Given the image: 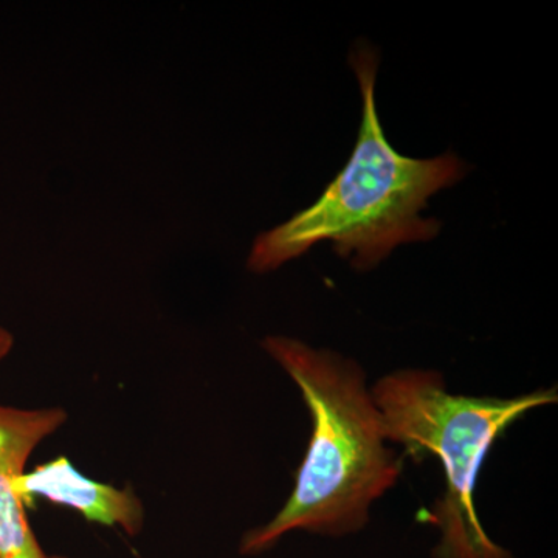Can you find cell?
<instances>
[{"mask_svg": "<svg viewBox=\"0 0 558 558\" xmlns=\"http://www.w3.org/2000/svg\"><path fill=\"white\" fill-rule=\"evenodd\" d=\"M351 65L363 98L354 153L314 205L256 238L247 260L255 274L277 270L326 241L354 269L371 270L399 245L439 233L438 220L422 218V209L433 194L464 178V163L454 154L411 159L392 148L377 113L376 51L359 44Z\"/></svg>", "mask_w": 558, "mask_h": 558, "instance_id": "6da1fadb", "label": "cell"}, {"mask_svg": "<svg viewBox=\"0 0 558 558\" xmlns=\"http://www.w3.org/2000/svg\"><path fill=\"white\" fill-rule=\"evenodd\" d=\"M263 347L299 385L314 429L292 495L269 523L242 537L244 556L270 549L293 531L330 537L359 532L368 523L373 502L400 475L357 363L288 337H267Z\"/></svg>", "mask_w": 558, "mask_h": 558, "instance_id": "7a4b0ae2", "label": "cell"}, {"mask_svg": "<svg viewBox=\"0 0 558 558\" xmlns=\"http://www.w3.org/2000/svg\"><path fill=\"white\" fill-rule=\"evenodd\" d=\"M387 440L413 461L438 458L446 488L427 513L440 538L436 558H513L492 542L478 519L475 488L495 440L527 411L557 402L556 389L512 399L450 395L436 371L400 369L374 385Z\"/></svg>", "mask_w": 558, "mask_h": 558, "instance_id": "3957f363", "label": "cell"}, {"mask_svg": "<svg viewBox=\"0 0 558 558\" xmlns=\"http://www.w3.org/2000/svg\"><path fill=\"white\" fill-rule=\"evenodd\" d=\"M25 505L43 498L80 512L90 523L120 527L134 537L145 524L142 499L131 487H113L87 478L69 458L60 457L25 472L16 483Z\"/></svg>", "mask_w": 558, "mask_h": 558, "instance_id": "277c9868", "label": "cell"}, {"mask_svg": "<svg viewBox=\"0 0 558 558\" xmlns=\"http://www.w3.org/2000/svg\"><path fill=\"white\" fill-rule=\"evenodd\" d=\"M68 421V411L20 410L0 405V476L20 478L28 458L44 439Z\"/></svg>", "mask_w": 558, "mask_h": 558, "instance_id": "5b68a950", "label": "cell"}, {"mask_svg": "<svg viewBox=\"0 0 558 558\" xmlns=\"http://www.w3.org/2000/svg\"><path fill=\"white\" fill-rule=\"evenodd\" d=\"M14 337L10 330L5 328H0V362L10 354L11 349H13Z\"/></svg>", "mask_w": 558, "mask_h": 558, "instance_id": "8992f818", "label": "cell"}, {"mask_svg": "<svg viewBox=\"0 0 558 558\" xmlns=\"http://www.w3.org/2000/svg\"><path fill=\"white\" fill-rule=\"evenodd\" d=\"M44 558H65V557H60V556H53V557H51V556H46V557H44Z\"/></svg>", "mask_w": 558, "mask_h": 558, "instance_id": "52a82bcc", "label": "cell"}]
</instances>
